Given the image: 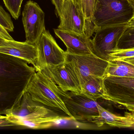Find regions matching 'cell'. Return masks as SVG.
Returning <instances> with one entry per match:
<instances>
[{
  "instance_id": "6da1fadb",
  "label": "cell",
  "mask_w": 134,
  "mask_h": 134,
  "mask_svg": "<svg viewBox=\"0 0 134 134\" xmlns=\"http://www.w3.org/2000/svg\"><path fill=\"white\" fill-rule=\"evenodd\" d=\"M27 61L0 53V115L10 112L22 97L36 71Z\"/></svg>"
},
{
  "instance_id": "7a4b0ae2",
  "label": "cell",
  "mask_w": 134,
  "mask_h": 134,
  "mask_svg": "<svg viewBox=\"0 0 134 134\" xmlns=\"http://www.w3.org/2000/svg\"><path fill=\"white\" fill-rule=\"evenodd\" d=\"M133 12L129 0H96L91 21L96 32L106 27L126 25Z\"/></svg>"
},
{
  "instance_id": "3957f363",
  "label": "cell",
  "mask_w": 134,
  "mask_h": 134,
  "mask_svg": "<svg viewBox=\"0 0 134 134\" xmlns=\"http://www.w3.org/2000/svg\"><path fill=\"white\" fill-rule=\"evenodd\" d=\"M33 100L53 111L59 112L73 120L60 96L55 84L40 71H36L27 87Z\"/></svg>"
},
{
  "instance_id": "277c9868",
  "label": "cell",
  "mask_w": 134,
  "mask_h": 134,
  "mask_svg": "<svg viewBox=\"0 0 134 134\" xmlns=\"http://www.w3.org/2000/svg\"><path fill=\"white\" fill-rule=\"evenodd\" d=\"M65 63L80 87L91 78H104L109 61L94 54H75L65 51Z\"/></svg>"
},
{
  "instance_id": "5b68a950",
  "label": "cell",
  "mask_w": 134,
  "mask_h": 134,
  "mask_svg": "<svg viewBox=\"0 0 134 134\" xmlns=\"http://www.w3.org/2000/svg\"><path fill=\"white\" fill-rule=\"evenodd\" d=\"M55 87L73 120L87 122L91 117L98 115L97 101L82 93L64 91L55 84Z\"/></svg>"
},
{
  "instance_id": "8992f818",
  "label": "cell",
  "mask_w": 134,
  "mask_h": 134,
  "mask_svg": "<svg viewBox=\"0 0 134 134\" xmlns=\"http://www.w3.org/2000/svg\"><path fill=\"white\" fill-rule=\"evenodd\" d=\"M58 28L90 37L94 30L86 20L79 0H64Z\"/></svg>"
},
{
  "instance_id": "52a82bcc",
  "label": "cell",
  "mask_w": 134,
  "mask_h": 134,
  "mask_svg": "<svg viewBox=\"0 0 134 134\" xmlns=\"http://www.w3.org/2000/svg\"><path fill=\"white\" fill-rule=\"evenodd\" d=\"M35 44L38 52L36 71L45 65H57L65 62V51L59 46L49 31L44 30Z\"/></svg>"
},
{
  "instance_id": "ba28073f",
  "label": "cell",
  "mask_w": 134,
  "mask_h": 134,
  "mask_svg": "<svg viewBox=\"0 0 134 134\" xmlns=\"http://www.w3.org/2000/svg\"><path fill=\"white\" fill-rule=\"evenodd\" d=\"M104 100L118 104L134 103V78L105 76Z\"/></svg>"
},
{
  "instance_id": "9c48e42d",
  "label": "cell",
  "mask_w": 134,
  "mask_h": 134,
  "mask_svg": "<svg viewBox=\"0 0 134 134\" xmlns=\"http://www.w3.org/2000/svg\"><path fill=\"white\" fill-rule=\"evenodd\" d=\"M22 16L26 41L35 44L46 30L44 13L37 3L30 1L24 6Z\"/></svg>"
},
{
  "instance_id": "30bf717a",
  "label": "cell",
  "mask_w": 134,
  "mask_h": 134,
  "mask_svg": "<svg viewBox=\"0 0 134 134\" xmlns=\"http://www.w3.org/2000/svg\"><path fill=\"white\" fill-rule=\"evenodd\" d=\"M126 25L106 27L96 31L92 39L94 54L103 60L108 61L110 52L116 49L117 42Z\"/></svg>"
},
{
  "instance_id": "8fae6325",
  "label": "cell",
  "mask_w": 134,
  "mask_h": 134,
  "mask_svg": "<svg viewBox=\"0 0 134 134\" xmlns=\"http://www.w3.org/2000/svg\"><path fill=\"white\" fill-rule=\"evenodd\" d=\"M39 71L63 90L81 93V87L79 82L69 71L65 62L57 65H45Z\"/></svg>"
},
{
  "instance_id": "7c38bea8",
  "label": "cell",
  "mask_w": 134,
  "mask_h": 134,
  "mask_svg": "<svg viewBox=\"0 0 134 134\" xmlns=\"http://www.w3.org/2000/svg\"><path fill=\"white\" fill-rule=\"evenodd\" d=\"M56 35L66 47L68 53L75 54H94L92 39L86 34H79L61 29H54Z\"/></svg>"
},
{
  "instance_id": "4fadbf2b",
  "label": "cell",
  "mask_w": 134,
  "mask_h": 134,
  "mask_svg": "<svg viewBox=\"0 0 134 134\" xmlns=\"http://www.w3.org/2000/svg\"><path fill=\"white\" fill-rule=\"evenodd\" d=\"M0 53L23 59L36 67L38 52L35 44L6 39L0 45Z\"/></svg>"
},
{
  "instance_id": "5bb4252c",
  "label": "cell",
  "mask_w": 134,
  "mask_h": 134,
  "mask_svg": "<svg viewBox=\"0 0 134 134\" xmlns=\"http://www.w3.org/2000/svg\"><path fill=\"white\" fill-rule=\"evenodd\" d=\"M98 115L91 117L87 122L94 124L98 127L104 124L118 128H129L134 126V120L128 115L120 116L111 113L99 104L97 105Z\"/></svg>"
},
{
  "instance_id": "9a60e30c",
  "label": "cell",
  "mask_w": 134,
  "mask_h": 134,
  "mask_svg": "<svg viewBox=\"0 0 134 134\" xmlns=\"http://www.w3.org/2000/svg\"><path fill=\"white\" fill-rule=\"evenodd\" d=\"M48 110L33 100L30 94L26 90L8 114L23 117L31 114L45 112Z\"/></svg>"
},
{
  "instance_id": "2e32d148",
  "label": "cell",
  "mask_w": 134,
  "mask_h": 134,
  "mask_svg": "<svg viewBox=\"0 0 134 134\" xmlns=\"http://www.w3.org/2000/svg\"><path fill=\"white\" fill-rule=\"evenodd\" d=\"M81 89V93L94 100L105 98L103 78L93 77L86 82Z\"/></svg>"
},
{
  "instance_id": "e0dca14e",
  "label": "cell",
  "mask_w": 134,
  "mask_h": 134,
  "mask_svg": "<svg viewBox=\"0 0 134 134\" xmlns=\"http://www.w3.org/2000/svg\"><path fill=\"white\" fill-rule=\"evenodd\" d=\"M109 61L104 77L111 76L134 78L133 65L122 61Z\"/></svg>"
},
{
  "instance_id": "ac0fdd59",
  "label": "cell",
  "mask_w": 134,
  "mask_h": 134,
  "mask_svg": "<svg viewBox=\"0 0 134 134\" xmlns=\"http://www.w3.org/2000/svg\"><path fill=\"white\" fill-rule=\"evenodd\" d=\"M134 60V47L112 50L108 56V61Z\"/></svg>"
},
{
  "instance_id": "d6986e66",
  "label": "cell",
  "mask_w": 134,
  "mask_h": 134,
  "mask_svg": "<svg viewBox=\"0 0 134 134\" xmlns=\"http://www.w3.org/2000/svg\"><path fill=\"white\" fill-rule=\"evenodd\" d=\"M134 47V27H126L117 42L116 49Z\"/></svg>"
},
{
  "instance_id": "ffe728a7",
  "label": "cell",
  "mask_w": 134,
  "mask_h": 134,
  "mask_svg": "<svg viewBox=\"0 0 134 134\" xmlns=\"http://www.w3.org/2000/svg\"><path fill=\"white\" fill-rule=\"evenodd\" d=\"M5 5L15 19L20 14L21 5L23 0H3Z\"/></svg>"
},
{
  "instance_id": "44dd1931",
  "label": "cell",
  "mask_w": 134,
  "mask_h": 134,
  "mask_svg": "<svg viewBox=\"0 0 134 134\" xmlns=\"http://www.w3.org/2000/svg\"><path fill=\"white\" fill-rule=\"evenodd\" d=\"M0 24L7 31L12 32L14 30L12 20L9 14L0 5Z\"/></svg>"
},
{
  "instance_id": "7402d4cb",
  "label": "cell",
  "mask_w": 134,
  "mask_h": 134,
  "mask_svg": "<svg viewBox=\"0 0 134 134\" xmlns=\"http://www.w3.org/2000/svg\"><path fill=\"white\" fill-rule=\"evenodd\" d=\"M15 126L14 124L8 120L7 116L0 115V127H2L13 126Z\"/></svg>"
},
{
  "instance_id": "603a6c76",
  "label": "cell",
  "mask_w": 134,
  "mask_h": 134,
  "mask_svg": "<svg viewBox=\"0 0 134 134\" xmlns=\"http://www.w3.org/2000/svg\"><path fill=\"white\" fill-rule=\"evenodd\" d=\"M64 1V0H52L53 3L55 5L56 10L59 17L61 14Z\"/></svg>"
},
{
  "instance_id": "cb8c5ba5",
  "label": "cell",
  "mask_w": 134,
  "mask_h": 134,
  "mask_svg": "<svg viewBox=\"0 0 134 134\" xmlns=\"http://www.w3.org/2000/svg\"><path fill=\"white\" fill-rule=\"evenodd\" d=\"M0 35L2 37L7 39V40H14L9 34L7 30H5L1 24H0Z\"/></svg>"
},
{
  "instance_id": "d4e9b609",
  "label": "cell",
  "mask_w": 134,
  "mask_h": 134,
  "mask_svg": "<svg viewBox=\"0 0 134 134\" xmlns=\"http://www.w3.org/2000/svg\"><path fill=\"white\" fill-rule=\"evenodd\" d=\"M130 2L132 5L133 10V15L130 20L126 24L127 27H134V0H129Z\"/></svg>"
},
{
  "instance_id": "484cf974",
  "label": "cell",
  "mask_w": 134,
  "mask_h": 134,
  "mask_svg": "<svg viewBox=\"0 0 134 134\" xmlns=\"http://www.w3.org/2000/svg\"><path fill=\"white\" fill-rule=\"evenodd\" d=\"M121 105L125 107L127 110L130 112H134V103L122 104Z\"/></svg>"
},
{
  "instance_id": "4316f807",
  "label": "cell",
  "mask_w": 134,
  "mask_h": 134,
  "mask_svg": "<svg viewBox=\"0 0 134 134\" xmlns=\"http://www.w3.org/2000/svg\"><path fill=\"white\" fill-rule=\"evenodd\" d=\"M124 61L134 66V60H125Z\"/></svg>"
},
{
  "instance_id": "83f0119b",
  "label": "cell",
  "mask_w": 134,
  "mask_h": 134,
  "mask_svg": "<svg viewBox=\"0 0 134 134\" xmlns=\"http://www.w3.org/2000/svg\"><path fill=\"white\" fill-rule=\"evenodd\" d=\"M125 115H128L131 116L134 120V112H125Z\"/></svg>"
},
{
  "instance_id": "f1b7e54d",
  "label": "cell",
  "mask_w": 134,
  "mask_h": 134,
  "mask_svg": "<svg viewBox=\"0 0 134 134\" xmlns=\"http://www.w3.org/2000/svg\"><path fill=\"white\" fill-rule=\"evenodd\" d=\"M5 40H6V39L2 37H1V36L0 35V45H1L2 43H3Z\"/></svg>"
}]
</instances>
